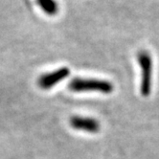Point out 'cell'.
I'll list each match as a JSON object with an SVG mask.
<instances>
[{
    "mask_svg": "<svg viewBox=\"0 0 159 159\" xmlns=\"http://www.w3.org/2000/svg\"><path fill=\"white\" fill-rule=\"evenodd\" d=\"M39 7L44 14L48 16H56L59 12V4L56 0H36Z\"/></svg>",
    "mask_w": 159,
    "mask_h": 159,
    "instance_id": "5",
    "label": "cell"
},
{
    "mask_svg": "<svg viewBox=\"0 0 159 159\" xmlns=\"http://www.w3.org/2000/svg\"><path fill=\"white\" fill-rule=\"evenodd\" d=\"M70 74L69 68L61 67L51 73L44 74L39 78L38 84L42 89H50L54 85L58 84L60 82L63 81Z\"/></svg>",
    "mask_w": 159,
    "mask_h": 159,
    "instance_id": "3",
    "label": "cell"
},
{
    "mask_svg": "<svg viewBox=\"0 0 159 159\" xmlns=\"http://www.w3.org/2000/svg\"><path fill=\"white\" fill-rule=\"evenodd\" d=\"M70 125L77 130H82L88 133H97L101 128L96 119L83 116H73L70 119Z\"/></svg>",
    "mask_w": 159,
    "mask_h": 159,
    "instance_id": "4",
    "label": "cell"
},
{
    "mask_svg": "<svg viewBox=\"0 0 159 159\" xmlns=\"http://www.w3.org/2000/svg\"><path fill=\"white\" fill-rule=\"evenodd\" d=\"M69 89L73 92L95 91L109 94L113 91L114 86L110 82L104 81V80L74 78L69 83Z\"/></svg>",
    "mask_w": 159,
    "mask_h": 159,
    "instance_id": "1",
    "label": "cell"
},
{
    "mask_svg": "<svg viewBox=\"0 0 159 159\" xmlns=\"http://www.w3.org/2000/svg\"><path fill=\"white\" fill-rule=\"evenodd\" d=\"M137 61L142 70L141 94L148 97L152 90V60L149 52L140 51L137 54Z\"/></svg>",
    "mask_w": 159,
    "mask_h": 159,
    "instance_id": "2",
    "label": "cell"
}]
</instances>
